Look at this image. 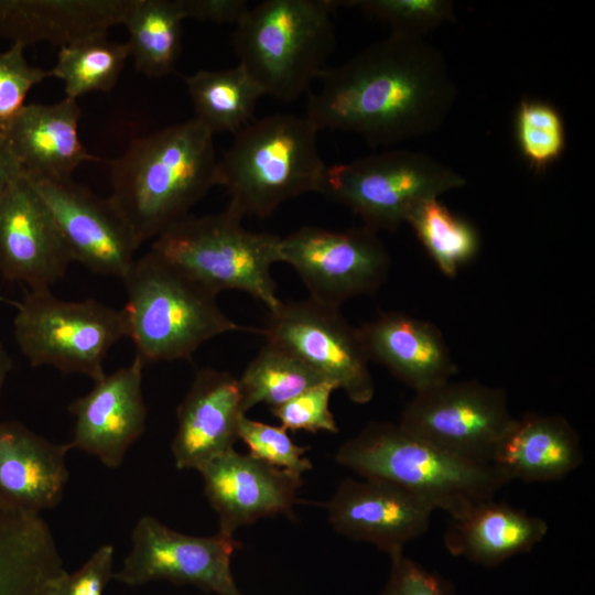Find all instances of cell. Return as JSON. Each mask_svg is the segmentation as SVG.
<instances>
[{"mask_svg":"<svg viewBox=\"0 0 595 595\" xmlns=\"http://www.w3.org/2000/svg\"><path fill=\"white\" fill-rule=\"evenodd\" d=\"M239 547L234 536L185 534L145 515L132 530L131 549L113 580L128 586L167 581L216 595H242L231 572Z\"/></svg>","mask_w":595,"mask_h":595,"instance_id":"13","label":"cell"},{"mask_svg":"<svg viewBox=\"0 0 595 595\" xmlns=\"http://www.w3.org/2000/svg\"><path fill=\"white\" fill-rule=\"evenodd\" d=\"M337 3L387 23L390 32L420 39L456 20L454 4L448 0H350Z\"/></svg>","mask_w":595,"mask_h":595,"instance_id":"33","label":"cell"},{"mask_svg":"<svg viewBox=\"0 0 595 595\" xmlns=\"http://www.w3.org/2000/svg\"><path fill=\"white\" fill-rule=\"evenodd\" d=\"M26 46L12 43L9 50L0 51V132L25 105L28 93L45 78L50 71L31 65L24 55Z\"/></svg>","mask_w":595,"mask_h":595,"instance_id":"35","label":"cell"},{"mask_svg":"<svg viewBox=\"0 0 595 595\" xmlns=\"http://www.w3.org/2000/svg\"><path fill=\"white\" fill-rule=\"evenodd\" d=\"M195 118L213 134L237 133L252 121L260 87L238 64L220 71H198L183 77Z\"/></svg>","mask_w":595,"mask_h":595,"instance_id":"27","label":"cell"},{"mask_svg":"<svg viewBox=\"0 0 595 595\" xmlns=\"http://www.w3.org/2000/svg\"><path fill=\"white\" fill-rule=\"evenodd\" d=\"M145 363L132 361L94 382L68 407L74 419L71 450L97 457L108 468H118L131 445L143 434L147 405L142 392Z\"/></svg>","mask_w":595,"mask_h":595,"instance_id":"16","label":"cell"},{"mask_svg":"<svg viewBox=\"0 0 595 595\" xmlns=\"http://www.w3.org/2000/svg\"><path fill=\"white\" fill-rule=\"evenodd\" d=\"M316 134L305 116L292 113L252 120L235 133L216 167V185L226 188L228 206L244 217L263 218L288 199L321 193L327 166Z\"/></svg>","mask_w":595,"mask_h":595,"instance_id":"5","label":"cell"},{"mask_svg":"<svg viewBox=\"0 0 595 595\" xmlns=\"http://www.w3.org/2000/svg\"><path fill=\"white\" fill-rule=\"evenodd\" d=\"M22 169L17 161L4 136L0 132V195L15 181L23 177Z\"/></svg>","mask_w":595,"mask_h":595,"instance_id":"40","label":"cell"},{"mask_svg":"<svg viewBox=\"0 0 595 595\" xmlns=\"http://www.w3.org/2000/svg\"><path fill=\"white\" fill-rule=\"evenodd\" d=\"M229 207L204 216L186 215L158 235L150 250L183 269L215 293L239 290L268 310L281 300L271 268L282 262L281 237L246 229Z\"/></svg>","mask_w":595,"mask_h":595,"instance_id":"7","label":"cell"},{"mask_svg":"<svg viewBox=\"0 0 595 595\" xmlns=\"http://www.w3.org/2000/svg\"><path fill=\"white\" fill-rule=\"evenodd\" d=\"M127 337L147 364L190 358L204 343L234 331L253 332L230 320L217 293L149 250L123 278Z\"/></svg>","mask_w":595,"mask_h":595,"instance_id":"4","label":"cell"},{"mask_svg":"<svg viewBox=\"0 0 595 595\" xmlns=\"http://www.w3.org/2000/svg\"><path fill=\"white\" fill-rule=\"evenodd\" d=\"M244 414L237 378L210 367L197 370L176 410L177 428L171 443L175 466L198 470L232 450Z\"/></svg>","mask_w":595,"mask_h":595,"instance_id":"19","label":"cell"},{"mask_svg":"<svg viewBox=\"0 0 595 595\" xmlns=\"http://www.w3.org/2000/svg\"><path fill=\"white\" fill-rule=\"evenodd\" d=\"M184 20L178 0H134L123 25L137 71L148 77H163L174 71Z\"/></svg>","mask_w":595,"mask_h":595,"instance_id":"28","label":"cell"},{"mask_svg":"<svg viewBox=\"0 0 595 595\" xmlns=\"http://www.w3.org/2000/svg\"><path fill=\"white\" fill-rule=\"evenodd\" d=\"M309 93L305 118L351 132L369 145H393L439 130L457 97L442 52L424 39L390 34L327 66Z\"/></svg>","mask_w":595,"mask_h":595,"instance_id":"1","label":"cell"},{"mask_svg":"<svg viewBox=\"0 0 595 595\" xmlns=\"http://www.w3.org/2000/svg\"><path fill=\"white\" fill-rule=\"evenodd\" d=\"M185 19L214 23H236L248 10L245 0H178Z\"/></svg>","mask_w":595,"mask_h":595,"instance_id":"39","label":"cell"},{"mask_svg":"<svg viewBox=\"0 0 595 595\" xmlns=\"http://www.w3.org/2000/svg\"><path fill=\"white\" fill-rule=\"evenodd\" d=\"M12 366H13V363L10 355L8 354L3 345L0 343V404H1L2 391L6 385L7 378L12 369Z\"/></svg>","mask_w":595,"mask_h":595,"instance_id":"41","label":"cell"},{"mask_svg":"<svg viewBox=\"0 0 595 595\" xmlns=\"http://www.w3.org/2000/svg\"><path fill=\"white\" fill-rule=\"evenodd\" d=\"M280 253L310 299L338 309L354 296L375 293L391 266L378 232L365 226L344 231L303 226L281 237Z\"/></svg>","mask_w":595,"mask_h":595,"instance_id":"11","label":"cell"},{"mask_svg":"<svg viewBox=\"0 0 595 595\" xmlns=\"http://www.w3.org/2000/svg\"><path fill=\"white\" fill-rule=\"evenodd\" d=\"M214 134L195 117L133 139L108 162L109 196L142 245L216 185Z\"/></svg>","mask_w":595,"mask_h":595,"instance_id":"2","label":"cell"},{"mask_svg":"<svg viewBox=\"0 0 595 595\" xmlns=\"http://www.w3.org/2000/svg\"><path fill=\"white\" fill-rule=\"evenodd\" d=\"M113 556L112 545L99 547L79 569L65 570L55 580L50 595H104L113 578Z\"/></svg>","mask_w":595,"mask_h":595,"instance_id":"37","label":"cell"},{"mask_svg":"<svg viewBox=\"0 0 595 595\" xmlns=\"http://www.w3.org/2000/svg\"><path fill=\"white\" fill-rule=\"evenodd\" d=\"M337 1L264 0L236 23L239 65L263 95L283 102L299 98L327 67L335 47L332 19Z\"/></svg>","mask_w":595,"mask_h":595,"instance_id":"6","label":"cell"},{"mask_svg":"<svg viewBox=\"0 0 595 595\" xmlns=\"http://www.w3.org/2000/svg\"><path fill=\"white\" fill-rule=\"evenodd\" d=\"M466 183L425 152L392 149L327 166L321 193L358 215L363 226L396 231L418 205Z\"/></svg>","mask_w":595,"mask_h":595,"instance_id":"8","label":"cell"},{"mask_svg":"<svg viewBox=\"0 0 595 595\" xmlns=\"http://www.w3.org/2000/svg\"><path fill=\"white\" fill-rule=\"evenodd\" d=\"M516 141L530 169L544 173L566 148V130L561 112L551 102L524 98L515 118Z\"/></svg>","mask_w":595,"mask_h":595,"instance_id":"32","label":"cell"},{"mask_svg":"<svg viewBox=\"0 0 595 595\" xmlns=\"http://www.w3.org/2000/svg\"><path fill=\"white\" fill-rule=\"evenodd\" d=\"M13 334L33 367L83 375L94 382L105 375L107 354L127 337L122 309L93 299L65 301L51 289L26 291L17 303Z\"/></svg>","mask_w":595,"mask_h":595,"instance_id":"9","label":"cell"},{"mask_svg":"<svg viewBox=\"0 0 595 595\" xmlns=\"http://www.w3.org/2000/svg\"><path fill=\"white\" fill-rule=\"evenodd\" d=\"M238 439L248 447L251 456L293 474L302 476L313 465L304 456L307 446L295 444L284 428L270 425L241 415Z\"/></svg>","mask_w":595,"mask_h":595,"instance_id":"34","label":"cell"},{"mask_svg":"<svg viewBox=\"0 0 595 595\" xmlns=\"http://www.w3.org/2000/svg\"><path fill=\"white\" fill-rule=\"evenodd\" d=\"M206 498L218 516V531L235 532L275 515H290L302 485L300 475L235 448L198 469Z\"/></svg>","mask_w":595,"mask_h":595,"instance_id":"18","label":"cell"},{"mask_svg":"<svg viewBox=\"0 0 595 595\" xmlns=\"http://www.w3.org/2000/svg\"><path fill=\"white\" fill-rule=\"evenodd\" d=\"M128 57L127 43L111 42L107 35L93 37L60 47L50 75L64 83L67 98L76 100L89 93L110 90Z\"/></svg>","mask_w":595,"mask_h":595,"instance_id":"31","label":"cell"},{"mask_svg":"<svg viewBox=\"0 0 595 595\" xmlns=\"http://www.w3.org/2000/svg\"><path fill=\"white\" fill-rule=\"evenodd\" d=\"M391 569L382 595H456L452 584L399 553L390 558Z\"/></svg>","mask_w":595,"mask_h":595,"instance_id":"38","label":"cell"},{"mask_svg":"<svg viewBox=\"0 0 595 595\" xmlns=\"http://www.w3.org/2000/svg\"><path fill=\"white\" fill-rule=\"evenodd\" d=\"M74 262L42 198L24 176L0 195V274L29 291L51 289Z\"/></svg>","mask_w":595,"mask_h":595,"instance_id":"15","label":"cell"},{"mask_svg":"<svg viewBox=\"0 0 595 595\" xmlns=\"http://www.w3.org/2000/svg\"><path fill=\"white\" fill-rule=\"evenodd\" d=\"M513 420L502 389L477 380L451 379L415 392L398 424L452 454L493 464Z\"/></svg>","mask_w":595,"mask_h":595,"instance_id":"10","label":"cell"},{"mask_svg":"<svg viewBox=\"0 0 595 595\" xmlns=\"http://www.w3.org/2000/svg\"><path fill=\"white\" fill-rule=\"evenodd\" d=\"M68 443H54L23 423L0 421V505L41 515L63 499Z\"/></svg>","mask_w":595,"mask_h":595,"instance_id":"20","label":"cell"},{"mask_svg":"<svg viewBox=\"0 0 595 595\" xmlns=\"http://www.w3.org/2000/svg\"><path fill=\"white\" fill-rule=\"evenodd\" d=\"M511 482H554L583 463L580 437L561 415L526 413L515 418L491 462Z\"/></svg>","mask_w":595,"mask_h":595,"instance_id":"24","label":"cell"},{"mask_svg":"<svg viewBox=\"0 0 595 595\" xmlns=\"http://www.w3.org/2000/svg\"><path fill=\"white\" fill-rule=\"evenodd\" d=\"M358 332L368 360L385 366L414 392L451 380L457 372L441 331L428 321L383 312Z\"/></svg>","mask_w":595,"mask_h":595,"instance_id":"21","label":"cell"},{"mask_svg":"<svg viewBox=\"0 0 595 595\" xmlns=\"http://www.w3.org/2000/svg\"><path fill=\"white\" fill-rule=\"evenodd\" d=\"M28 180L48 208L73 261L93 273L123 280L141 244L110 197L72 178Z\"/></svg>","mask_w":595,"mask_h":595,"instance_id":"14","label":"cell"},{"mask_svg":"<svg viewBox=\"0 0 595 595\" xmlns=\"http://www.w3.org/2000/svg\"><path fill=\"white\" fill-rule=\"evenodd\" d=\"M336 389L338 388L334 382L326 380L278 407L270 408V411L286 431L337 433L339 429L329 410L331 394Z\"/></svg>","mask_w":595,"mask_h":595,"instance_id":"36","label":"cell"},{"mask_svg":"<svg viewBox=\"0 0 595 595\" xmlns=\"http://www.w3.org/2000/svg\"><path fill=\"white\" fill-rule=\"evenodd\" d=\"M549 527L544 519L495 499L483 501L448 527L444 544L452 555L496 566L541 542Z\"/></svg>","mask_w":595,"mask_h":595,"instance_id":"25","label":"cell"},{"mask_svg":"<svg viewBox=\"0 0 595 595\" xmlns=\"http://www.w3.org/2000/svg\"><path fill=\"white\" fill-rule=\"evenodd\" d=\"M77 101L25 104L3 131L24 177L66 180L86 161L99 160L80 141Z\"/></svg>","mask_w":595,"mask_h":595,"instance_id":"22","label":"cell"},{"mask_svg":"<svg viewBox=\"0 0 595 595\" xmlns=\"http://www.w3.org/2000/svg\"><path fill=\"white\" fill-rule=\"evenodd\" d=\"M323 381L326 379L291 351L266 339L238 379L242 412L259 403L278 407Z\"/></svg>","mask_w":595,"mask_h":595,"instance_id":"29","label":"cell"},{"mask_svg":"<svg viewBox=\"0 0 595 595\" xmlns=\"http://www.w3.org/2000/svg\"><path fill=\"white\" fill-rule=\"evenodd\" d=\"M134 0H0V36L60 47L105 36L123 24Z\"/></svg>","mask_w":595,"mask_h":595,"instance_id":"23","label":"cell"},{"mask_svg":"<svg viewBox=\"0 0 595 595\" xmlns=\"http://www.w3.org/2000/svg\"><path fill=\"white\" fill-rule=\"evenodd\" d=\"M434 511L403 488L371 478L344 479L327 502L328 521L336 532L369 542L390 558L428 531Z\"/></svg>","mask_w":595,"mask_h":595,"instance_id":"17","label":"cell"},{"mask_svg":"<svg viewBox=\"0 0 595 595\" xmlns=\"http://www.w3.org/2000/svg\"><path fill=\"white\" fill-rule=\"evenodd\" d=\"M335 459L363 478L403 488L452 519L510 483L494 464L463 458L389 422L366 425L339 446Z\"/></svg>","mask_w":595,"mask_h":595,"instance_id":"3","label":"cell"},{"mask_svg":"<svg viewBox=\"0 0 595 595\" xmlns=\"http://www.w3.org/2000/svg\"><path fill=\"white\" fill-rule=\"evenodd\" d=\"M405 223L439 270L448 278L455 277L479 252L480 238L476 227L452 213L439 198L418 205Z\"/></svg>","mask_w":595,"mask_h":595,"instance_id":"30","label":"cell"},{"mask_svg":"<svg viewBox=\"0 0 595 595\" xmlns=\"http://www.w3.org/2000/svg\"><path fill=\"white\" fill-rule=\"evenodd\" d=\"M64 571L42 516L0 505V595H50Z\"/></svg>","mask_w":595,"mask_h":595,"instance_id":"26","label":"cell"},{"mask_svg":"<svg viewBox=\"0 0 595 595\" xmlns=\"http://www.w3.org/2000/svg\"><path fill=\"white\" fill-rule=\"evenodd\" d=\"M261 335L274 342L344 390L357 404L368 403L375 386L358 328L338 307L312 299L280 303L269 310Z\"/></svg>","mask_w":595,"mask_h":595,"instance_id":"12","label":"cell"}]
</instances>
